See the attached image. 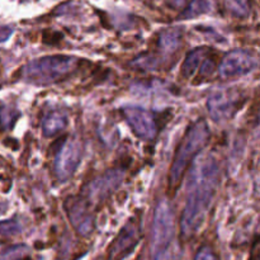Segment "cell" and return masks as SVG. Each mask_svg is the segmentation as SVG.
Returning <instances> with one entry per match:
<instances>
[{
  "instance_id": "obj_4",
  "label": "cell",
  "mask_w": 260,
  "mask_h": 260,
  "mask_svg": "<svg viewBox=\"0 0 260 260\" xmlns=\"http://www.w3.org/2000/svg\"><path fill=\"white\" fill-rule=\"evenodd\" d=\"M175 231L174 215L167 201H160L154 212L152 221V251L157 253L172 244Z\"/></svg>"
},
{
  "instance_id": "obj_17",
  "label": "cell",
  "mask_w": 260,
  "mask_h": 260,
  "mask_svg": "<svg viewBox=\"0 0 260 260\" xmlns=\"http://www.w3.org/2000/svg\"><path fill=\"white\" fill-rule=\"evenodd\" d=\"M226 8L238 18H246L250 13V0H225Z\"/></svg>"
},
{
  "instance_id": "obj_22",
  "label": "cell",
  "mask_w": 260,
  "mask_h": 260,
  "mask_svg": "<svg viewBox=\"0 0 260 260\" xmlns=\"http://www.w3.org/2000/svg\"><path fill=\"white\" fill-rule=\"evenodd\" d=\"M198 69H200V75H198L200 79H205L207 76L212 75V73L216 69L215 60L213 58H203L202 63H201V68Z\"/></svg>"
},
{
  "instance_id": "obj_12",
  "label": "cell",
  "mask_w": 260,
  "mask_h": 260,
  "mask_svg": "<svg viewBox=\"0 0 260 260\" xmlns=\"http://www.w3.org/2000/svg\"><path fill=\"white\" fill-rule=\"evenodd\" d=\"M68 123L65 113L60 111H52L45 116L42 121V132L46 137H52L62 131Z\"/></svg>"
},
{
  "instance_id": "obj_15",
  "label": "cell",
  "mask_w": 260,
  "mask_h": 260,
  "mask_svg": "<svg viewBox=\"0 0 260 260\" xmlns=\"http://www.w3.org/2000/svg\"><path fill=\"white\" fill-rule=\"evenodd\" d=\"M206 53H207V48L206 47H198L188 53L182 65V75L184 78L189 79L197 71V69L202 63L203 58H205Z\"/></svg>"
},
{
  "instance_id": "obj_19",
  "label": "cell",
  "mask_w": 260,
  "mask_h": 260,
  "mask_svg": "<svg viewBox=\"0 0 260 260\" xmlns=\"http://www.w3.org/2000/svg\"><path fill=\"white\" fill-rule=\"evenodd\" d=\"M132 65L135 68H139L142 69V70H154V69L157 68V58L154 57V56H150V55H142L140 57L135 58L132 61Z\"/></svg>"
},
{
  "instance_id": "obj_10",
  "label": "cell",
  "mask_w": 260,
  "mask_h": 260,
  "mask_svg": "<svg viewBox=\"0 0 260 260\" xmlns=\"http://www.w3.org/2000/svg\"><path fill=\"white\" fill-rule=\"evenodd\" d=\"M123 116L134 134L142 140H152L156 135V123L151 113L140 107H124Z\"/></svg>"
},
{
  "instance_id": "obj_20",
  "label": "cell",
  "mask_w": 260,
  "mask_h": 260,
  "mask_svg": "<svg viewBox=\"0 0 260 260\" xmlns=\"http://www.w3.org/2000/svg\"><path fill=\"white\" fill-rule=\"evenodd\" d=\"M27 253V248L24 245H14L5 249L2 253L3 260H19Z\"/></svg>"
},
{
  "instance_id": "obj_13",
  "label": "cell",
  "mask_w": 260,
  "mask_h": 260,
  "mask_svg": "<svg viewBox=\"0 0 260 260\" xmlns=\"http://www.w3.org/2000/svg\"><path fill=\"white\" fill-rule=\"evenodd\" d=\"M180 38H182V32L178 28H167L161 30L159 35V41H157L161 52L167 55H172L173 52H175L180 45Z\"/></svg>"
},
{
  "instance_id": "obj_25",
  "label": "cell",
  "mask_w": 260,
  "mask_h": 260,
  "mask_svg": "<svg viewBox=\"0 0 260 260\" xmlns=\"http://www.w3.org/2000/svg\"><path fill=\"white\" fill-rule=\"evenodd\" d=\"M187 2L188 0H173V7L180 8V7H183V5H184Z\"/></svg>"
},
{
  "instance_id": "obj_11",
  "label": "cell",
  "mask_w": 260,
  "mask_h": 260,
  "mask_svg": "<svg viewBox=\"0 0 260 260\" xmlns=\"http://www.w3.org/2000/svg\"><path fill=\"white\" fill-rule=\"evenodd\" d=\"M122 179H123V173L119 170H109L88 185V189L85 190L86 198L90 202L103 201L118 188Z\"/></svg>"
},
{
  "instance_id": "obj_24",
  "label": "cell",
  "mask_w": 260,
  "mask_h": 260,
  "mask_svg": "<svg viewBox=\"0 0 260 260\" xmlns=\"http://www.w3.org/2000/svg\"><path fill=\"white\" fill-rule=\"evenodd\" d=\"M13 29L10 27H0V42H5L12 36Z\"/></svg>"
},
{
  "instance_id": "obj_26",
  "label": "cell",
  "mask_w": 260,
  "mask_h": 260,
  "mask_svg": "<svg viewBox=\"0 0 260 260\" xmlns=\"http://www.w3.org/2000/svg\"><path fill=\"white\" fill-rule=\"evenodd\" d=\"M5 210H7V206H5L4 203L0 202V215H2V213H4Z\"/></svg>"
},
{
  "instance_id": "obj_16",
  "label": "cell",
  "mask_w": 260,
  "mask_h": 260,
  "mask_svg": "<svg viewBox=\"0 0 260 260\" xmlns=\"http://www.w3.org/2000/svg\"><path fill=\"white\" fill-rule=\"evenodd\" d=\"M19 117V112L9 106L0 107V132L9 131L14 127Z\"/></svg>"
},
{
  "instance_id": "obj_6",
  "label": "cell",
  "mask_w": 260,
  "mask_h": 260,
  "mask_svg": "<svg viewBox=\"0 0 260 260\" xmlns=\"http://www.w3.org/2000/svg\"><path fill=\"white\" fill-rule=\"evenodd\" d=\"M241 94L235 89H218L213 91L207 101L208 113L216 122L226 121L238 112L241 106Z\"/></svg>"
},
{
  "instance_id": "obj_23",
  "label": "cell",
  "mask_w": 260,
  "mask_h": 260,
  "mask_svg": "<svg viewBox=\"0 0 260 260\" xmlns=\"http://www.w3.org/2000/svg\"><path fill=\"white\" fill-rule=\"evenodd\" d=\"M194 260H218V258L210 246H202L196 254Z\"/></svg>"
},
{
  "instance_id": "obj_8",
  "label": "cell",
  "mask_w": 260,
  "mask_h": 260,
  "mask_svg": "<svg viewBox=\"0 0 260 260\" xmlns=\"http://www.w3.org/2000/svg\"><path fill=\"white\" fill-rule=\"evenodd\" d=\"M81 160V146L78 140H66L58 147L55 156V169L56 178L60 182H66L73 177Z\"/></svg>"
},
{
  "instance_id": "obj_7",
  "label": "cell",
  "mask_w": 260,
  "mask_h": 260,
  "mask_svg": "<svg viewBox=\"0 0 260 260\" xmlns=\"http://www.w3.org/2000/svg\"><path fill=\"white\" fill-rule=\"evenodd\" d=\"M141 239V226L140 220H129L108 249V260H124L139 245Z\"/></svg>"
},
{
  "instance_id": "obj_18",
  "label": "cell",
  "mask_w": 260,
  "mask_h": 260,
  "mask_svg": "<svg viewBox=\"0 0 260 260\" xmlns=\"http://www.w3.org/2000/svg\"><path fill=\"white\" fill-rule=\"evenodd\" d=\"M22 233V225L18 220L0 221V238H12Z\"/></svg>"
},
{
  "instance_id": "obj_21",
  "label": "cell",
  "mask_w": 260,
  "mask_h": 260,
  "mask_svg": "<svg viewBox=\"0 0 260 260\" xmlns=\"http://www.w3.org/2000/svg\"><path fill=\"white\" fill-rule=\"evenodd\" d=\"M154 260H180L179 250L175 245H168L167 248L161 249L156 253Z\"/></svg>"
},
{
  "instance_id": "obj_3",
  "label": "cell",
  "mask_w": 260,
  "mask_h": 260,
  "mask_svg": "<svg viewBox=\"0 0 260 260\" xmlns=\"http://www.w3.org/2000/svg\"><path fill=\"white\" fill-rule=\"evenodd\" d=\"M78 60L71 56H47L29 61L22 69V78L36 85H50L74 73Z\"/></svg>"
},
{
  "instance_id": "obj_2",
  "label": "cell",
  "mask_w": 260,
  "mask_h": 260,
  "mask_svg": "<svg viewBox=\"0 0 260 260\" xmlns=\"http://www.w3.org/2000/svg\"><path fill=\"white\" fill-rule=\"evenodd\" d=\"M210 128L203 119L197 121L188 128L187 134L184 135L178 146L174 160L170 167L169 190L172 194H175L177 192L178 187L187 173L188 167L210 141Z\"/></svg>"
},
{
  "instance_id": "obj_14",
  "label": "cell",
  "mask_w": 260,
  "mask_h": 260,
  "mask_svg": "<svg viewBox=\"0 0 260 260\" xmlns=\"http://www.w3.org/2000/svg\"><path fill=\"white\" fill-rule=\"evenodd\" d=\"M216 9V0H192L184 12L180 14V19H193L198 15L207 14Z\"/></svg>"
},
{
  "instance_id": "obj_5",
  "label": "cell",
  "mask_w": 260,
  "mask_h": 260,
  "mask_svg": "<svg viewBox=\"0 0 260 260\" xmlns=\"http://www.w3.org/2000/svg\"><path fill=\"white\" fill-rule=\"evenodd\" d=\"M69 221L81 236H89L94 230V213L90 201L80 196H70L63 202Z\"/></svg>"
},
{
  "instance_id": "obj_9",
  "label": "cell",
  "mask_w": 260,
  "mask_h": 260,
  "mask_svg": "<svg viewBox=\"0 0 260 260\" xmlns=\"http://www.w3.org/2000/svg\"><path fill=\"white\" fill-rule=\"evenodd\" d=\"M258 66V60L253 53L245 50H235L223 57L218 66V75L223 80L235 79L251 73Z\"/></svg>"
},
{
  "instance_id": "obj_1",
  "label": "cell",
  "mask_w": 260,
  "mask_h": 260,
  "mask_svg": "<svg viewBox=\"0 0 260 260\" xmlns=\"http://www.w3.org/2000/svg\"><path fill=\"white\" fill-rule=\"evenodd\" d=\"M220 183V168L210 155L193 160L187 185V202L180 217V234L194 236L205 223Z\"/></svg>"
}]
</instances>
